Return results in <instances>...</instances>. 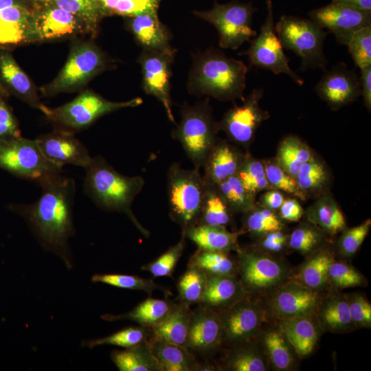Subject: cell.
Returning a JSON list of instances; mask_svg holds the SVG:
<instances>
[{"instance_id":"6da1fadb","label":"cell","mask_w":371,"mask_h":371,"mask_svg":"<svg viewBox=\"0 0 371 371\" xmlns=\"http://www.w3.org/2000/svg\"><path fill=\"white\" fill-rule=\"evenodd\" d=\"M38 186L41 194L36 201L27 204H11L8 208L24 218L45 250L56 254L67 267H71L69 241L75 234L73 221L75 181L58 173L45 179Z\"/></svg>"},{"instance_id":"7a4b0ae2","label":"cell","mask_w":371,"mask_h":371,"mask_svg":"<svg viewBox=\"0 0 371 371\" xmlns=\"http://www.w3.org/2000/svg\"><path fill=\"white\" fill-rule=\"evenodd\" d=\"M85 170L84 191L93 202L103 210L125 214L148 236V230L132 210L133 203L144 186L143 177L121 174L101 156L93 157Z\"/></svg>"},{"instance_id":"3957f363","label":"cell","mask_w":371,"mask_h":371,"mask_svg":"<svg viewBox=\"0 0 371 371\" xmlns=\"http://www.w3.org/2000/svg\"><path fill=\"white\" fill-rule=\"evenodd\" d=\"M247 67L240 60L210 49L194 58L188 89L190 93L223 101L244 99Z\"/></svg>"},{"instance_id":"277c9868","label":"cell","mask_w":371,"mask_h":371,"mask_svg":"<svg viewBox=\"0 0 371 371\" xmlns=\"http://www.w3.org/2000/svg\"><path fill=\"white\" fill-rule=\"evenodd\" d=\"M180 115V122L172 130V137L180 143L194 167L199 170L218 139V123L213 117L208 98L192 105L184 103Z\"/></svg>"},{"instance_id":"5b68a950","label":"cell","mask_w":371,"mask_h":371,"mask_svg":"<svg viewBox=\"0 0 371 371\" xmlns=\"http://www.w3.org/2000/svg\"><path fill=\"white\" fill-rule=\"evenodd\" d=\"M142 102L140 98L113 102L93 91L85 90L61 106L48 107L44 115L55 128L74 133L88 128L104 115L125 108L135 107Z\"/></svg>"},{"instance_id":"8992f818","label":"cell","mask_w":371,"mask_h":371,"mask_svg":"<svg viewBox=\"0 0 371 371\" xmlns=\"http://www.w3.org/2000/svg\"><path fill=\"white\" fill-rule=\"evenodd\" d=\"M107 65L105 54L93 42H75L57 76L40 88L41 95L50 97L79 90L103 71Z\"/></svg>"},{"instance_id":"52a82bcc","label":"cell","mask_w":371,"mask_h":371,"mask_svg":"<svg viewBox=\"0 0 371 371\" xmlns=\"http://www.w3.org/2000/svg\"><path fill=\"white\" fill-rule=\"evenodd\" d=\"M167 180L170 216L184 231L198 223L205 181L199 169H185L178 163L169 167Z\"/></svg>"},{"instance_id":"ba28073f","label":"cell","mask_w":371,"mask_h":371,"mask_svg":"<svg viewBox=\"0 0 371 371\" xmlns=\"http://www.w3.org/2000/svg\"><path fill=\"white\" fill-rule=\"evenodd\" d=\"M275 30L283 47L300 58L301 70L326 69L328 61L323 44L328 32L311 19L287 15L280 18Z\"/></svg>"},{"instance_id":"9c48e42d","label":"cell","mask_w":371,"mask_h":371,"mask_svg":"<svg viewBox=\"0 0 371 371\" xmlns=\"http://www.w3.org/2000/svg\"><path fill=\"white\" fill-rule=\"evenodd\" d=\"M258 10L251 2L232 1L221 4L215 1L210 10L194 11V14L216 28L221 47L236 49L257 35L251 25L254 14Z\"/></svg>"},{"instance_id":"30bf717a","label":"cell","mask_w":371,"mask_h":371,"mask_svg":"<svg viewBox=\"0 0 371 371\" xmlns=\"http://www.w3.org/2000/svg\"><path fill=\"white\" fill-rule=\"evenodd\" d=\"M62 167L48 160L37 142L19 136L0 144V169L38 185L62 172Z\"/></svg>"},{"instance_id":"8fae6325","label":"cell","mask_w":371,"mask_h":371,"mask_svg":"<svg viewBox=\"0 0 371 371\" xmlns=\"http://www.w3.org/2000/svg\"><path fill=\"white\" fill-rule=\"evenodd\" d=\"M237 269L248 293L273 291L288 281L287 265L260 250L238 249Z\"/></svg>"},{"instance_id":"7c38bea8","label":"cell","mask_w":371,"mask_h":371,"mask_svg":"<svg viewBox=\"0 0 371 371\" xmlns=\"http://www.w3.org/2000/svg\"><path fill=\"white\" fill-rule=\"evenodd\" d=\"M34 0H0V47L14 48L39 43Z\"/></svg>"},{"instance_id":"4fadbf2b","label":"cell","mask_w":371,"mask_h":371,"mask_svg":"<svg viewBox=\"0 0 371 371\" xmlns=\"http://www.w3.org/2000/svg\"><path fill=\"white\" fill-rule=\"evenodd\" d=\"M266 4L267 14L259 34L251 41L249 49L240 55H246L251 65L271 71L276 75H288L301 86L304 84V80L291 69L289 58L285 54L282 44L276 32L272 0H267Z\"/></svg>"},{"instance_id":"5bb4252c","label":"cell","mask_w":371,"mask_h":371,"mask_svg":"<svg viewBox=\"0 0 371 371\" xmlns=\"http://www.w3.org/2000/svg\"><path fill=\"white\" fill-rule=\"evenodd\" d=\"M223 341L234 345L254 339L262 330L266 311L260 304L245 297L218 313Z\"/></svg>"},{"instance_id":"9a60e30c","label":"cell","mask_w":371,"mask_h":371,"mask_svg":"<svg viewBox=\"0 0 371 371\" xmlns=\"http://www.w3.org/2000/svg\"><path fill=\"white\" fill-rule=\"evenodd\" d=\"M263 93L261 88L253 89L244 98L242 104H235L218 123L219 130L234 142L244 146L249 145L259 126L269 117V112L259 104Z\"/></svg>"},{"instance_id":"2e32d148","label":"cell","mask_w":371,"mask_h":371,"mask_svg":"<svg viewBox=\"0 0 371 371\" xmlns=\"http://www.w3.org/2000/svg\"><path fill=\"white\" fill-rule=\"evenodd\" d=\"M308 15L309 19L322 29H326L338 43L345 45L356 32L371 25L370 10L334 1L312 10Z\"/></svg>"},{"instance_id":"e0dca14e","label":"cell","mask_w":371,"mask_h":371,"mask_svg":"<svg viewBox=\"0 0 371 371\" xmlns=\"http://www.w3.org/2000/svg\"><path fill=\"white\" fill-rule=\"evenodd\" d=\"M176 52L143 49L138 58L144 92L156 98L163 105L168 118L176 124L172 111L170 78Z\"/></svg>"},{"instance_id":"ac0fdd59","label":"cell","mask_w":371,"mask_h":371,"mask_svg":"<svg viewBox=\"0 0 371 371\" xmlns=\"http://www.w3.org/2000/svg\"><path fill=\"white\" fill-rule=\"evenodd\" d=\"M322 296L296 281L288 280L271 293L268 301L270 313L278 321L315 315Z\"/></svg>"},{"instance_id":"d6986e66","label":"cell","mask_w":371,"mask_h":371,"mask_svg":"<svg viewBox=\"0 0 371 371\" xmlns=\"http://www.w3.org/2000/svg\"><path fill=\"white\" fill-rule=\"evenodd\" d=\"M36 25L41 42L83 34L95 36L85 21L51 3L38 4Z\"/></svg>"},{"instance_id":"ffe728a7","label":"cell","mask_w":371,"mask_h":371,"mask_svg":"<svg viewBox=\"0 0 371 371\" xmlns=\"http://www.w3.org/2000/svg\"><path fill=\"white\" fill-rule=\"evenodd\" d=\"M36 140L45 157L62 168L69 164L85 169L92 161L87 147L73 133L55 128Z\"/></svg>"},{"instance_id":"44dd1931","label":"cell","mask_w":371,"mask_h":371,"mask_svg":"<svg viewBox=\"0 0 371 371\" xmlns=\"http://www.w3.org/2000/svg\"><path fill=\"white\" fill-rule=\"evenodd\" d=\"M0 91L12 95L43 114L48 106L43 104L38 91L12 55V50L0 47Z\"/></svg>"},{"instance_id":"7402d4cb","label":"cell","mask_w":371,"mask_h":371,"mask_svg":"<svg viewBox=\"0 0 371 371\" xmlns=\"http://www.w3.org/2000/svg\"><path fill=\"white\" fill-rule=\"evenodd\" d=\"M315 89L319 96L335 109L351 103L361 95L359 77L344 63L326 70Z\"/></svg>"},{"instance_id":"603a6c76","label":"cell","mask_w":371,"mask_h":371,"mask_svg":"<svg viewBox=\"0 0 371 371\" xmlns=\"http://www.w3.org/2000/svg\"><path fill=\"white\" fill-rule=\"evenodd\" d=\"M222 342L223 329L218 313L203 306L191 313L188 348L207 353L218 348Z\"/></svg>"},{"instance_id":"cb8c5ba5","label":"cell","mask_w":371,"mask_h":371,"mask_svg":"<svg viewBox=\"0 0 371 371\" xmlns=\"http://www.w3.org/2000/svg\"><path fill=\"white\" fill-rule=\"evenodd\" d=\"M127 25L143 49L176 52L170 45L172 34L160 21L158 12L128 17Z\"/></svg>"},{"instance_id":"d4e9b609","label":"cell","mask_w":371,"mask_h":371,"mask_svg":"<svg viewBox=\"0 0 371 371\" xmlns=\"http://www.w3.org/2000/svg\"><path fill=\"white\" fill-rule=\"evenodd\" d=\"M246 155L229 142L218 139L203 164L204 180L217 184L236 175Z\"/></svg>"},{"instance_id":"484cf974","label":"cell","mask_w":371,"mask_h":371,"mask_svg":"<svg viewBox=\"0 0 371 371\" xmlns=\"http://www.w3.org/2000/svg\"><path fill=\"white\" fill-rule=\"evenodd\" d=\"M315 317L322 330L345 333L356 329L346 294L338 291L322 296Z\"/></svg>"},{"instance_id":"4316f807","label":"cell","mask_w":371,"mask_h":371,"mask_svg":"<svg viewBox=\"0 0 371 371\" xmlns=\"http://www.w3.org/2000/svg\"><path fill=\"white\" fill-rule=\"evenodd\" d=\"M248 292L234 275L207 274L205 291L201 300L204 306L214 311L223 310L247 297Z\"/></svg>"},{"instance_id":"83f0119b","label":"cell","mask_w":371,"mask_h":371,"mask_svg":"<svg viewBox=\"0 0 371 371\" xmlns=\"http://www.w3.org/2000/svg\"><path fill=\"white\" fill-rule=\"evenodd\" d=\"M278 323L297 355L302 358L313 352L322 330L315 315L281 319Z\"/></svg>"},{"instance_id":"f1b7e54d","label":"cell","mask_w":371,"mask_h":371,"mask_svg":"<svg viewBox=\"0 0 371 371\" xmlns=\"http://www.w3.org/2000/svg\"><path fill=\"white\" fill-rule=\"evenodd\" d=\"M334 260L332 251L322 247L307 256L292 280L321 293L328 284V271Z\"/></svg>"},{"instance_id":"f546056e","label":"cell","mask_w":371,"mask_h":371,"mask_svg":"<svg viewBox=\"0 0 371 371\" xmlns=\"http://www.w3.org/2000/svg\"><path fill=\"white\" fill-rule=\"evenodd\" d=\"M256 337L270 368L278 371L293 368L295 352L279 326L261 330Z\"/></svg>"},{"instance_id":"4dcf8cb0","label":"cell","mask_w":371,"mask_h":371,"mask_svg":"<svg viewBox=\"0 0 371 371\" xmlns=\"http://www.w3.org/2000/svg\"><path fill=\"white\" fill-rule=\"evenodd\" d=\"M186 306L185 304L172 306L168 313L151 327L153 340L187 346L191 313Z\"/></svg>"},{"instance_id":"1f68e13d","label":"cell","mask_w":371,"mask_h":371,"mask_svg":"<svg viewBox=\"0 0 371 371\" xmlns=\"http://www.w3.org/2000/svg\"><path fill=\"white\" fill-rule=\"evenodd\" d=\"M183 234L201 250L227 253L237 246L238 234L223 226L195 225L185 229Z\"/></svg>"},{"instance_id":"d6a6232c","label":"cell","mask_w":371,"mask_h":371,"mask_svg":"<svg viewBox=\"0 0 371 371\" xmlns=\"http://www.w3.org/2000/svg\"><path fill=\"white\" fill-rule=\"evenodd\" d=\"M249 340L234 344L225 361L226 370L231 371H266L268 361L257 342Z\"/></svg>"},{"instance_id":"836d02e7","label":"cell","mask_w":371,"mask_h":371,"mask_svg":"<svg viewBox=\"0 0 371 371\" xmlns=\"http://www.w3.org/2000/svg\"><path fill=\"white\" fill-rule=\"evenodd\" d=\"M111 359L120 371H162L146 341L124 350L113 351Z\"/></svg>"},{"instance_id":"e575fe53","label":"cell","mask_w":371,"mask_h":371,"mask_svg":"<svg viewBox=\"0 0 371 371\" xmlns=\"http://www.w3.org/2000/svg\"><path fill=\"white\" fill-rule=\"evenodd\" d=\"M149 346L162 371L197 370L188 347L156 340L150 342Z\"/></svg>"},{"instance_id":"d590c367","label":"cell","mask_w":371,"mask_h":371,"mask_svg":"<svg viewBox=\"0 0 371 371\" xmlns=\"http://www.w3.org/2000/svg\"><path fill=\"white\" fill-rule=\"evenodd\" d=\"M308 221L324 232L336 234L346 229L345 217L329 196H324L307 210Z\"/></svg>"},{"instance_id":"8d00e7d4","label":"cell","mask_w":371,"mask_h":371,"mask_svg":"<svg viewBox=\"0 0 371 371\" xmlns=\"http://www.w3.org/2000/svg\"><path fill=\"white\" fill-rule=\"evenodd\" d=\"M232 213L216 184L205 181L203 204L196 225L226 227L232 221Z\"/></svg>"},{"instance_id":"74e56055","label":"cell","mask_w":371,"mask_h":371,"mask_svg":"<svg viewBox=\"0 0 371 371\" xmlns=\"http://www.w3.org/2000/svg\"><path fill=\"white\" fill-rule=\"evenodd\" d=\"M172 305L166 300L148 298L142 302L131 311L119 315H104L102 318L108 321L127 319L142 326L153 327L170 311Z\"/></svg>"},{"instance_id":"f35d334b","label":"cell","mask_w":371,"mask_h":371,"mask_svg":"<svg viewBox=\"0 0 371 371\" xmlns=\"http://www.w3.org/2000/svg\"><path fill=\"white\" fill-rule=\"evenodd\" d=\"M277 164L295 177L302 166L313 158L309 148L296 137H287L280 144Z\"/></svg>"},{"instance_id":"ab89813d","label":"cell","mask_w":371,"mask_h":371,"mask_svg":"<svg viewBox=\"0 0 371 371\" xmlns=\"http://www.w3.org/2000/svg\"><path fill=\"white\" fill-rule=\"evenodd\" d=\"M232 212L246 213L255 206V195L249 192L234 175L216 184Z\"/></svg>"},{"instance_id":"60d3db41","label":"cell","mask_w":371,"mask_h":371,"mask_svg":"<svg viewBox=\"0 0 371 371\" xmlns=\"http://www.w3.org/2000/svg\"><path fill=\"white\" fill-rule=\"evenodd\" d=\"M49 3L82 19L95 36L100 23L106 16L98 0H50Z\"/></svg>"},{"instance_id":"b9f144b4","label":"cell","mask_w":371,"mask_h":371,"mask_svg":"<svg viewBox=\"0 0 371 371\" xmlns=\"http://www.w3.org/2000/svg\"><path fill=\"white\" fill-rule=\"evenodd\" d=\"M207 273L201 268L192 264L180 278L177 288L179 297L186 305L201 302L206 282Z\"/></svg>"},{"instance_id":"7bdbcfd3","label":"cell","mask_w":371,"mask_h":371,"mask_svg":"<svg viewBox=\"0 0 371 371\" xmlns=\"http://www.w3.org/2000/svg\"><path fill=\"white\" fill-rule=\"evenodd\" d=\"M324 232L310 222L296 227L289 236L288 246L304 256H308L322 247Z\"/></svg>"},{"instance_id":"ee69618b","label":"cell","mask_w":371,"mask_h":371,"mask_svg":"<svg viewBox=\"0 0 371 371\" xmlns=\"http://www.w3.org/2000/svg\"><path fill=\"white\" fill-rule=\"evenodd\" d=\"M192 262L210 275H235L237 265L227 252L199 249Z\"/></svg>"},{"instance_id":"f6af8a7d","label":"cell","mask_w":371,"mask_h":371,"mask_svg":"<svg viewBox=\"0 0 371 371\" xmlns=\"http://www.w3.org/2000/svg\"><path fill=\"white\" fill-rule=\"evenodd\" d=\"M245 214V226L252 234L262 236L271 232L282 230L281 220L269 208L255 206Z\"/></svg>"},{"instance_id":"bcb514c9","label":"cell","mask_w":371,"mask_h":371,"mask_svg":"<svg viewBox=\"0 0 371 371\" xmlns=\"http://www.w3.org/2000/svg\"><path fill=\"white\" fill-rule=\"evenodd\" d=\"M236 175L244 187L254 195L269 186L266 177L265 164L249 155H246Z\"/></svg>"},{"instance_id":"7dc6e473","label":"cell","mask_w":371,"mask_h":371,"mask_svg":"<svg viewBox=\"0 0 371 371\" xmlns=\"http://www.w3.org/2000/svg\"><path fill=\"white\" fill-rule=\"evenodd\" d=\"M147 337L144 326L128 327L105 337L84 341L82 346L92 348L98 346L112 345L128 348L146 341Z\"/></svg>"},{"instance_id":"c3c4849f","label":"cell","mask_w":371,"mask_h":371,"mask_svg":"<svg viewBox=\"0 0 371 371\" xmlns=\"http://www.w3.org/2000/svg\"><path fill=\"white\" fill-rule=\"evenodd\" d=\"M91 281L122 289L143 291L148 294H151L156 289H163L151 280L127 274H95L92 276Z\"/></svg>"},{"instance_id":"681fc988","label":"cell","mask_w":371,"mask_h":371,"mask_svg":"<svg viewBox=\"0 0 371 371\" xmlns=\"http://www.w3.org/2000/svg\"><path fill=\"white\" fill-rule=\"evenodd\" d=\"M328 284L335 289L363 286L366 279L354 267L343 262L335 261L331 264L328 271Z\"/></svg>"},{"instance_id":"f907efd6","label":"cell","mask_w":371,"mask_h":371,"mask_svg":"<svg viewBox=\"0 0 371 371\" xmlns=\"http://www.w3.org/2000/svg\"><path fill=\"white\" fill-rule=\"evenodd\" d=\"M347 46L357 67L361 69L371 65V25L356 32Z\"/></svg>"},{"instance_id":"816d5d0a","label":"cell","mask_w":371,"mask_h":371,"mask_svg":"<svg viewBox=\"0 0 371 371\" xmlns=\"http://www.w3.org/2000/svg\"><path fill=\"white\" fill-rule=\"evenodd\" d=\"M295 178L304 192L321 188L327 180V172L323 164L313 157L302 166Z\"/></svg>"},{"instance_id":"f5cc1de1","label":"cell","mask_w":371,"mask_h":371,"mask_svg":"<svg viewBox=\"0 0 371 371\" xmlns=\"http://www.w3.org/2000/svg\"><path fill=\"white\" fill-rule=\"evenodd\" d=\"M185 238L183 233L181 239L176 245L170 247L153 262L144 266L143 270L149 271L155 277L170 276L183 253Z\"/></svg>"},{"instance_id":"db71d44e","label":"cell","mask_w":371,"mask_h":371,"mask_svg":"<svg viewBox=\"0 0 371 371\" xmlns=\"http://www.w3.org/2000/svg\"><path fill=\"white\" fill-rule=\"evenodd\" d=\"M267 179L273 187L304 200L305 194L299 188L296 179L284 171L277 163L265 165Z\"/></svg>"},{"instance_id":"11a10c76","label":"cell","mask_w":371,"mask_h":371,"mask_svg":"<svg viewBox=\"0 0 371 371\" xmlns=\"http://www.w3.org/2000/svg\"><path fill=\"white\" fill-rule=\"evenodd\" d=\"M370 225L371 221L368 219L357 226L345 229L337 243L339 254L344 257L352 256L369 233Z\"/></svg>"},{"instance_id":"9f6ffc18","label":"cell","mask_w":371,"mask_h":371,"mask_svg":"<svg viewBox=\"0 0 371 371\" xmlns=\"http://www.w3.org/2000/svg\"><path fill=\"white\" fill-rule=\"evenodd\" d=\"M8 98L0 91V144L21 136L18 120L8 104Z\"/></svg>"},{"instance_id":"6f0895ef","label":"cell","mask_w":371,"mask_h":371,"mask_svg":"<svg viewBox=\"0 0 371 371\" xmlns=\"http://www.w3.org/2000/svg\"><path fill=\"white\" fill-rule=\"evenodd\" d=\"M352 322L356 328L371 326V304L361 293L346 294Z\"/></svg>"},{"instance_id":"680465c9","label":"cell","mask_w":371,"mask_h":371,"mask_svg":"<svg viewBox=\"0 0 371 371\" xmlns=\"http://www.w3.org/2000/svg\"><path fill=\"white\" fill-rule=\"evenodd\" d=\"M161 0H120L113 15L132 17L146 12H158Z\"/></svg>"},{"instance_id":"91938a15","label":"cell","mask_w":371,"mask_h":371,"mask_svg":"<svg viewBox=\"0 0 371 371\" xmlns=\"http://www.w3.org/2000/svg\"><path fill=\"white\" fill-rule=\"evenodd\" d=\"M289 236L278 230L269 232L262 236L259 242L260 251L271 254H278L283 251L286 245H288Z\"/></svg>"},{"instance_id":"94428289","label":"cell","mask_w":371,"mask_h":371,"mask_svg":"<svg viewBox=\"0 0 371 371\" xmlns=\"http://www.w3.org/2000/svg\"><path fill=\"white\" fill-rule=\"evenodd\" d=\"M279 210L281 218L290 222L297 221L304 214L300 204L293 199L284 200Z\"/></svg>"},{"instance_id":"6125c7cd","label":"cell","mask_w":371,"mask_h":371,"mask_svg":"<svg viewBox=\"0 0 371 371\" xmlns=\"http://www.w3.org/2000/svg\"><path fill=\"white\" fill-rule=\"evenodd\" d=\"M361 95L367 109H371V65L361 69L359 77Z\"/></svg>"},{"instance_id":"be15d7a7","label":"cell","mask_w":371,"mask_h":371,"mask_svg":"<svg viewBox=\"0 0 371 371\" xmlns=\"http://www.w3.org/2000/svg\"><path fill=\"white\" fill-rule=\"evenodd\" d=\"M284 201L283 194L278 190L268 191L263 196L265 207L273 211L280 209Z\"/></svg>"},{"instance_id":"e7e4bbea","label":"cell","mask_w":371,"mask_h":371,"mask_svg":"<svg viewBox=\"0 0 371 371\" xmlns=\"http://www.w3.org/2000/svg\"><path fill=\"white\" fill-rule=\"evenodd\" d=\"M332 1L344 3L361 10L371 11V0H332Z\"/></svg>"},{"instance_id":"03108f58","label":"cell","mask_w":371,"mask_h":371,"mask_svg":"<svg viewBox=\"0 0 371 371\" xmlns=\"http://www.w3.org/2000/svg\"><path fill=\"white\" fill-rule=\"evenodd\" d=\"M34 1H36L38 3H46L50 1V0H34Z\"/></svg>"}]
</instances>
